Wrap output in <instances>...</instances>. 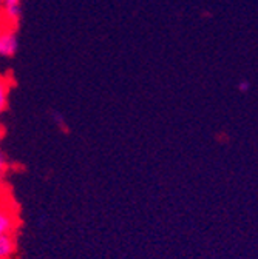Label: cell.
Segmentation results:
<instances>
[{
  "instance_id": "6da1fadb",
  "label": "cell",
  "mask_w": 258,
  "mask_h": 259,
  "mask_svg": "<svg viewBox=\"0 0 258 259\" xmlns=\"http://www.w3.org/2000/svg\"><path fill=\"white\" fill-rule=\"evenodd\" d=\"M17 225L19 216L14 210V205L10 201L2 199V194H0V238L10 233H16Z\"/></svg>"
},
{
  "instance_id": "7a4b0ae2",
  "label": "cell",
  "mask_w": 258,
  "mask_h": 259,
  "mask_svg": "<svg viewBox=\"0 0 258 259\" xmlns=\"http://www.w3.org/2000/svg\"><path fill=\"white\" fill-rule=\"evenodd\" d=\"M0 17L4 19L7 26L17 28L22 17V0H4L0 4Z\"/></svg>"
},
{
  "instance_id": "3957f363",
  "label": "cell",
  "mask_w": 258,
  "mask_h": 259,
  "mask_svg": "<svg viewBox=\"0 0 258 259\" xmlns=\"http://www.w3.org/2000/svg\"><path fill=\"white\" fill-rule=\"evenodd\" d=\"M19 50V37L16 28H7L0 34V57H13Z\"/></svg>"
},
{
  "instance_id": "277c9868",
  "label": "cell",
  "mask_w": 258,
  "mask_h": 259,
  "mask_svg": "<svg viewBox=\"0 0 258 259\" xmlns=\"http://www.w3.org/2000/svg\"><path fill=\"white\" fill-rule=\"evenodd\" d=\"M17 251L16 233H10L0 238V259H13Z\"/></svg>"
},
{
  "instance_id": "5b68a950",
  "label": "cell",
  "mask_w": 258,
  "mask_h": 259,
  "mask_svg": "<svg viewBox=\"0 0 258 259\" xmlns=\"http://www.w3.org/2000/svg\"><path fill=\"white\" fill-rule=\"evenodd\" d=\"M11 87H13V80L5 74H0V116L5 113L8 107V97H10Z\"/></svg>"
},
{
  "instance_id": "8992f818",
  "label": "cell",
  "mask_w": 258,
  "mask_h": 259,
  "mask_svg": "<svg viewBox=\"0 0 258 259\" xmlns=\"http://www.w3.org/2000/svg\"><path fill=\"white\" fill-rule=\"evenodd\" d=\"M8 170H10V162L7 159V156L0 151V194H2V191L5 190Z\"/></svg>"
},
{
  "instance_id": "52a82bcc",
  "label": "cell",
  "mask_w": 258,
  "mask_h": 259,
  "mask_svg": "<svg viewBox=\"0 0 258 259\" xmlns=\"http://www.w3.org/2000/svg\"><path fill=\"white\" fill-rule=\"evenodd\" d=\"M51 117H53V120L60 126V130H67V122H65V117H63L60 113H57V111H53L51 113Z\"/></svg>"
},
{
  "instance_id": "ba28073f",
  "label": "cell",
  "mask_w": 258,
  "mask_h": 259,
  "mask_svg": "<svg viewBox=\"0 0 258 259\" xmlns=\"http://www.w3.org/2000/svg\"><path fill=\"white\" fill-rule=\"evenodd\" d=\"M237 90H238L240 93H243V94L249 93V90H250V82H249L247 79H241V80L237 83Z\"/></svg>"
},
{
  "instance_id": "9c48e42d",
  "label": "cell",
  "mask_w": 258,
  "mask_h": 259,
  "mask_svg": "<svg viewBox=\"0 0 258 259\" xmlns=\"http://www.w3.org/2000/svg\"><path fill=\"white\" fill-rule=\"evenodd\" d=\"M7 28H10V26H7V23L4 22V19L0 17V34H2V32H4V31H5Z\"/></svg>"
},
{
  "instance_id": "30bf717a",
  "label": "cell",
  "mask_w": 258,
  "mask_h": 259,
  "mask_svg": "<svg viewBox=\"0 0 258 259\" xmlns=\"http://www.w3.org/2000/svg\"><path fill=\"white\" fill-rule=\"evenodd\" d=\"M0 141H2V135H0Z\"/></svg>"
},
{
  "instance_id": "8fae6325",
  "label": "cell",
  "mask_w": 258,
  "mask_h": 259,
  "mask_svg": "<svg viewBox=\"0 0 258 259\" xmlns=\"http://www.w3.org/2000/svg\"><path fill=\"white\" fill-rule=\"evenodd\" d=\"M2 2H4V0H0V4H2Z\"/></svg>"
}]
</instances>
